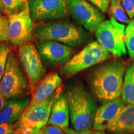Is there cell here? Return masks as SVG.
I'll list each match as a JSON object with an SVG mask.
<instances>
[{"label": "cell", "mask_w": 134, "mask_h": 134, "mask_svg": "<svg viewBox=\"0 0 134 134\" xmlns=\"http://www.w3.org/2000/svg\"><path fill=\"white\" fill-rule=\"evenodd\" d=\"M62 92V87L60 86L46 101L32 107H26L18 120L13 124V134H27L46 126L53 103Z\"/></svg>", "instance_id": "obj_5"}, {"label": "cell", "mask_w": 134, "mask_h": 134, "mask_svg": "<svg viewBox=\"0 0 134 134\" xmlns=\"http://www.w3.org/2000/svg\"><path fill=\"white\" fill-rule=\"evenodd\" d=\"M0 93L6 98H25L31 93L29 79L18 57L11 50L0 82Z\"/></svg>", "instance_id": "obj_4"}, {"label": "cell", "mask_w": 134, "mask_h": 134, "mask_svg": "<svg viewBox=\"0 0 134 134\" xmlns=\"http://www.w3.org/2000/svg\"><path fill=\"white\" fill-rule=\"evenodd\" d=\"M66 96L73 129L78 131L91 129L97 110L93 97L80 85L70 88Z\"/></svg>", "instance_id": "obj_3"}, {"label": "cell", "mask_w": 134, "mask_h": 134, "mask_svg": "<svg viewBox=\"0 0 134 134\" xmlns=\"http://www.w3.org/2000/svg\"><path fill=\"white\" fill-rule=\"evenodd\" d=\"M34 38L37 41H52L77 47L88 41V33L81 26L63 18L41 23L35 26Z\"/></svg>", "instance_id": "obj_2"}, {"label": "cell", "mask_w": 134, "mask_h": 134, "mask_svg": "<svg viewBox=\"0 0 134 134\" xmlns=\"http://www.w3.org/2000/svg\"><path fill=\"white\" fill-rule=\"evenodd\" d=\"M89 2L94 5L103 13L107 12L109 7L110 0H88Z\"/></svg>", "instance_id": "obj_24"}, {"label": "cell", "mask_w": 134, "mask_h": 134, "mask_svg": "<svg viewBox=\"0 0 134 134\" xmlns=\"http://www.w3.org/2000/svg\"><path fill=\"white\" fill-rule=\"evenodd\" d=\"M109 13L112 18L121 23H130V20L127 16V13L124 9L121 3V0H110L109 7Z\"/></svg>", "instance_id": "obj_19"}, {"label": "cell", "mask_w": 134, "mask_h": 134, "mask_svg": "<svg viewBox=\"0 0 134 134\" xmlns=\"http://www.w3.org/2000/svg\"><path fill=\"white\" fill-rule=\"evenodd\" d=\"M7 99L5 98L4 96L0 93V113L1 112V110H3V109L4 108V107L6 105V103H7Z\"/></svg>", "instance_id": "obj_29"}, {"label": "cell", "mask_w": 134, "mask_h": 134, "mask_svg": "<svg viewBox=\"0 0 134 134\" xmlns=\"http://www.w3.org/2000/svg\"><path fill=\"white\" fill-rule=\"evenodd\" d=\"M27 134H39V130H36L34 131L30 132V133Z\"/></svg>", "instance_id": "obj_32"}, {"label": "cell", "mask_w": 134, "mask_h": 134, "mask_svg": "<svg viewBox=\"0 0 134 134\" xmlns=\"http://www.w3.org/2000/svg\"><path fill=\"white\" fill-rule=\"evenodd\" d=\"M62 80L56 72H51L37 85L32 93V97L27 107H32L46 101L62 86Z\"/></svg>", "instance_id": "obj_13"}, {"label": "cell", "mask_w": 134, "mask_h": 134, "mask_svg": "<svg viewBox=\"0 0 134 134\" xmlns=\"http://www.w3.org/2000/svg\"><path fill=\"white\" fill-rule=\"evenodd\" d=\"M12 50L11 45L7 42H3L0 46V82L5 71L8 55Z\"/></svg>", "instance_id": "obj_22"}, {"label": "cell", "mask_w": 134, "mask_h": 134, "mask_svg": "<svg viewBox=\"0 0 134 134\" xmlns=\"http://www.w3.org/2000/svg\"><path fill=\"white\" fill-rule=\"evenodd\" d=\"M39 134H46V133H44V132H43L42 130L41 129L39 130Z\"/></svg>", "instance_id": "obj_33"}, {"label": "cell", "mask_w": 134, "mask_h": 134, "mask_svg": "<svg viewBox=\"0 0 134 134\" xmlns=\"http://www.w3.org/2000/svg\"><path fill=\"white\" fill-rule=\"evenodd\" d=\"M1 1L6 16L21 12L29 3V0H1Z\"/></svg>", "instance_id": "obj_20"}, {"label": "cell", "mask_w": 134, "mask_h": 134, "mask_svg": "<svg viewBox=\"0 0 134 134\" xmlns=\"http://www.w3.org/2000/svg\"><path fill=\"white\" fill-rule=\"evenodd\" d=\"M70 14L76 23L87 31L95 33L105 19V16L86 0H68Z\"/></svg>", "instance_id": "obj_10"}, {"label": "cell", "mask_w": 134, "mask_h": 134, "mask_svg": "<svg viewBox=\"0 0 134 134\" xmlns=\"http://www.w3.org/2000/svg\"><path fill=\"white\" fill-rule=\"evenodd\" d=\"M63 131L65 132V134H92L93 133V132L91 129L84 130V131H78V130L68 128Z\"/></svg>", "instance_id": "obj_28"}, {"label": "cell", "mask_w": 134, "mask_h": 134, "mask_svg": "<svg viewBox=\"0 0 134 134\" xmlns=\"http://www.w3.org/2000/svg\"><path fill=\"white\" fill-rule=\"evenodd\" d=\"M92 134H107L106 133H105L104 131H99V130H96V132H93Z\"/></svg>", "instance_id": "obj_31"}, {"label": "cell", "mask_w": 134, "mask_h": 134, "mask_svg": "<svg viewBox=\"0 0 134 134\" xmlns=\"http://www.w3.org/2000/svg\"><path fill=\"white\" fill-rule=\"evenodd\" d=\"M30 100L31 99L27 97L8 99L0 113V123L13 124L16 122L29 104Z\"/></svg>", "instance_id": "obj_17"}, {"label": "cell", "mask_w": 134, "mask_h": 134, "mask_svg": "<svg viewBox=\"0 0 134 134\" xmlns=\"http://www.w3.org/2000/svg\"><path fill=\"white\" fill-rule=\"evenodd\" d=\"M37 48L42 61L49 66L63 65L74 55L72 47L52 41H38Z\"/></svg>", "instance_id": "obj_12"}, {"label": "cell", "mask_w": 134, "mask_h": 134, "mask_svg": "<svg viewBox=\"0 0 134 134\" xmlns=\"http://www.w3.org/2000/svg\"><path fill=\"white\" fill-rule=\"evenodd\" d=\"M29 6L34 21L61 19L70 14L68 0H29Z\"/></svg>", "instance_id": "obj_11"}, {"label": "cell", "mask_w": 134, "mask_h": 134, "mask_svg": "<svg viewBox=\"0 0 134 134\" xmlns=\"http://www.w3.org/2000/svg\"><path fill=\"white\" fill-rule=\"evenodd\" d=\"M9 21L8 41L16 47L31 42L35 25L30 13L29 3L21 12L7 16Z\"/></svg>", "instance_id": "obj_8"}, {"label": "cell", "mask_w": 134, "mask_h": 134, "mask_svg": "<svg viewBox=\"0 0 134 134\" xmlns=\"http://www.w3.org/2000/svg\"><path fill=\"white\" fill-rule=\"evenodd\" d=\"M124 106V102L119 98L105 103L97 109L93 124V129L99 131L108 130Z\"/></svg>", "instance_id": "obj_14"}, {"label": "cell", "mask_w": 134, "mask_h": 134, "mask_svg": "<svg viewBox=\"0 0 134 134\" xmlns=\"http://www.w3.org/2000/svg\"><path fill=\"white\" fill-rule=\"evenodd\" d=\"M121 3L130 19L134 18V0H121Z\"/></svg>", "instance_id": "obj_25"}, {"label": "cell", "mask_w": 134, "mask_h": 134, "mask_svg": "<svg viewBox=\"0 0 134 134\" xmlns=\"http://www.w3.org/2000/svg\"><path fill=\"white\" fill-rule=\"evenodd\" d=\"M110 57V53L98 42H92L62 65L60 73L63 78H70L84 70L108 60Z\"/></svg>", "instance_id": "obj_6"}, {"label": "cell", "mask_w": 134, "mask_h": 134, "mask_svg": "<svg viewBox=\"0 0 134 134\" xmlns=\"http://www.w3.org/2000/svg\"><path fill=\"white\" fill-rule=\"evenodd\" d=\"M108 130L115 134H134V105H125Z\"/></svg>", "instance_id": "obj_16"}, {"label": "cell", "mask_w": 134, "mask_h": 134, "mask_svg": "<svg viewBox=\"0 0 134 134\" xmlns=\"http://www.w3.org/2000/svg\"><path fill=\"white\" fill-rule=\"evenodd\" d=\"M70 111L66 94L62 92L52 108L48 125H56L65 130L69 126Z\"/></svg>", "instance_id": "obj_15"}, {"label": "cell", "mask_w": 134, "mask_h": 134, "mask_svg": "<svg viewBox=\"0 0 134 134\" xmlns=\"http://www.w3.org/2000/svg\"><path fill=\"white\" fill-rule=\"evenodd\" d=\"M13 124L0 123V134H13Z\"/></svg>", "instance_id": "obj_27"}, {"label": "cell", "mask_w": 134, "mask_h": 134, "mask_svg": "<svg viewBox=\"0 0 134 134\" xmlns=\"http://www.w3.org/2000/svg\"><path fill=\"white\" fill-rule=\"evenodd\" d=\"M9 21L7 16L0 14V41L8 42V30Z\"/></svg>", "instance_id": "obj_23"}, {"label": "cell", "mask_w": 134, "mask_h": 134, "mask_svg": "<svg viewBox=\"0 0 134 134\" xmlns=\"http://www.w3.org/2000/svg\"><path fill=\"white\" fill-rule=\"evenodd\" d=\"M3 42H1V41H0V46H1V43H2Z\"/></svg>", "instance_id": "obj_34"}, {"label": "cell", "mask_w": 134, "mask_h": 134, "mask_svg": "<svg viewBox=\"0 0 134 134\" xmlns=\"http://www.w3.org/2000/svg\"><path fill=\"white\" fill-rule=\"evenodd\" d=\"M125 64L121 61L105 63L93 73L91 86L96 96L106 103L117 99L122 95Z\"/></svg>", "instance_id": "obj_1"}, {"label": "cell", "mask_w": 134, "mask_h": 134, "mask_svg": "<svg viewBox=\"0 0 134 134\" xmlns=\"http://www.w3.org/2000/svg\"><path fill=\"white\" fill-rule=\"evenodd\" d=\"M19 58L29 79L32 93L46 76V70L43 65L42 59L37 48L31 42L19 47Z\"/></svg>", "instance_id": "obj_9"}, {"label": "cell", "mask_w": 134, "mask_h": 134, "mask_svg": "<svg viewBox=\"0 0 134 134\" xmlns=\"http://www.w3.org/2000/svg\"><path fill=\"white\" fill-rule=\"evenodd\" d=\"M41 129L46 134H65L63 130L60 127L53 125H46Z\"/></svg>", "instance_id": "obj_26"}, {"label": "cell", "mask_w": 134, "mask_h": 134, "mask_svg": "<svg viewBox=\"0 0 134 134\" xmlns=\"http://www.w3.org/2000/svg\"><path fill=\"white\" fill-rule=\"evenodd\" d=\"M0 14L1 15L5 14L4 6H3V4L2 1H1V0H0Z\"/></svg>", "instance_id": "obj_30"}, {"label": "cell", "mask_w": 134, "mask_h": 134, "mask_svg": "<svg viewBox=\"0 0 134 134\" xmlns=\"http://www.w3.org/2000/svg\"><path fill=\"white\" fill-rule=\"evenodd\" d=\"M125 46L129 56L134 58V21H130L125 29Z\"/></svg>", "instance_id": "obj_21"}, {"label": "cell", "mask_w": 134, "mask_h": 134, "mask_svg": "<svg viewBox=\"0 0 134 134\" xmlns=\"http://www.w3.org/2000/svg\"><path fill=\"white\" fill-rule=\"evenodd\" d=\"M125 35V25L112 18L104 21L95 32L98 42L116 57L127 53Z\"/></svg>", "instance_id": "obj_7"}, {"label": "cell", "mask_w": 134, "mask_h": 134, "mask_svg": "<svg viewBox=\"0 0 134 134\" xmlns=\"http://www.w3.org/2000/svg\"><path fill=\"white\" fill-rule=\"evenodd\" d=\"M122 96L125 103L134 105V63L129 65L126 69Z\"/></svg>", "instance_id": "obj_18"}]
</instances>
